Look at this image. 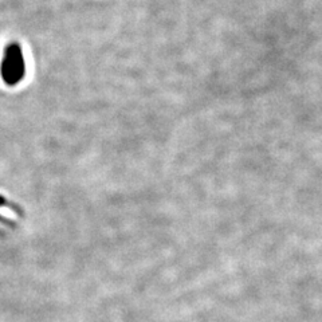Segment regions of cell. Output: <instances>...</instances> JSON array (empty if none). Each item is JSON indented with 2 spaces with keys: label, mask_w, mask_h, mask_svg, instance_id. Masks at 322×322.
Wrapping results in <instances>:
<instances>
[{
  "label": "cell",
  "mask_w": 322,
  "mask_h": 322,
  "mask_svg": "<svg viewBox=\"0 0 322 322\" xmlns=\"http://www.w3.org/2000/svg\"><path fill=\"white\" fill-rule=\"evenodd\" d=\"M0 75L8 86H16L26 75V60L23 50L18 43H11L4 51L3 60L0 64Z\"/></svg>",
  "instance_id": "6da1fadb"
}]
</instances>
